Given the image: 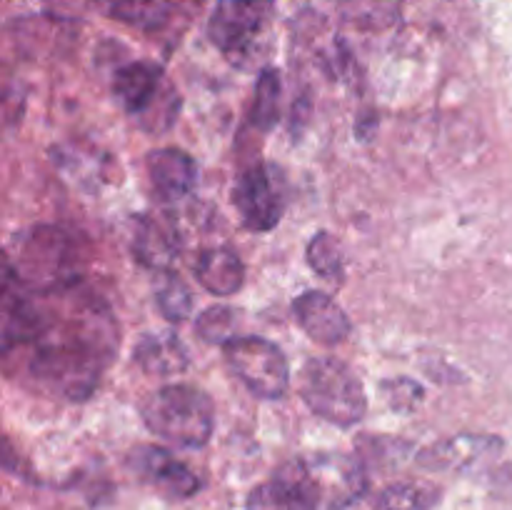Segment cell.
Here are the masks:
<instances>
[{"instance_id": "6da1fadb", "label": "cell", "mask_w": 512, "mask_h": 510, "mask_svg": "<svg viewBox=\"0 0 512 510\" xmlns=\"http://www.w3.org/2000/svg\"><path fill=\"white\" fill-rule=\"evenodd\" d=\"M105 320L100 313H83L68 323H55L40 315V328L30 340L35 343L30 375L63 398H88L113 353L115 335L105 330Z\"/></svg>"}, {"instance_id": "7a4b0ae2", "label": "cell", "mask_w": 512, "mask_h": 510, "mask_svg": "<svg viewBox=\"0 0 512 510\" xmlns=\"http://www.w3.org/2000/svg\"><path fill=\"white\" fill-rule=\"evenodd\" d=\"M143 420L150 433L178 448H203L215 430V405L203 388L170 383L145 400Z\"/></svg>"}, {"instance_id": "3957f363", "label": "cell", "mask_w": 512, "mask_h": 510, "mask_svg": "<svg viewBox=\"0 0 512 510\" xmlns=\"http://www.w3.org/2000/svg\"><path fill=\"white\" fill-rule=\"evenodd\" d=\"M300 398L328 423L350 428L368 413V395L348 363L320 355L305 363L300 375Z\"/></svg>"}, {"instance_id": "277c9868", "label": "cell", "mask_w": 512, "mask_h": 510, "mask_svg": "<svg viewBox=\"0 0 512 510\" xmlns=\"http://www.w3.org/2000/svg\"><path fill=\"white\" fill-rule=\"evenodd\" d=\"M225 363L253 395L278 400L290 388V365L283 350L260 335H238L223 345Z\"/></svg>"}, {"instance_id": "5b68a950", "label": "cell", "mask_w": 512, "mask_h": 510, "mask_svg": "<svg viewBox=\"0 0 512 510\" xmlns=\"http://www.w3.org/2000/svg\"><path fill=\"white\" fill-rule=\"evenodd\" d=\"M273 0H218L208 20V38L230 60L248 58L270 28Z\"/></svg>"}, {"instance_id": "8992f818", "label": "cell", "mask_w": 512, "mask_h": 510, "mask_svg": "<svg viewBox=\"0 0 512 510\" xmlns=\"http://www.w3.org/2000/svg\"><path fill=\"white\" fill-rule=\"evenodd\" d=\"M285 180L275 165L255 163L238 175L233 205L240 220L253 233H268L285 213Z\"/></svg>"}, {"instance_id": "52a82bcc", "label": "cell", "mask_w": 512, "mask_h": 510, "mask_svg": "<svg viewBox=\"0 0 512 510\" xmlns=\"http://www.w3.org/2000/svg\"><path fill=\"white\" fill-rule=\"evenodd\" d=\"M300 460L318 490L323 510L348 508L368 490V475L360 458L345 453H313Z\"/></svg>"}, {"instance_id": "ba28073f", "label": "cell", "mask_w": 512, "mask_h": 510, "mask_svg": "<svg viewBox=\"0 0 512 510\" xmlns=\"http://www.w3.org/2000/svg\"><path fill=\"white\" fill-rule=\"evenodd\" d=\"M248 510H323L318 490L305 470L303 460L285 463L270 480L250 490L245 500Z\"/></svg>"}, {"instance_id": "9c48e42d", "label": "cell", "mask_w": 512, "mask_h": 510, "mask_svg": "<svg viewBox=\"0 0 512 510\" xmlns=\"http://www.w3.org/2000/svg\"><path fill=\"white\" fill-rule=\"evenodd\" d=\"M503 453V440L488 433H463L438 440L418 453V465L438 473H465L490 463Z\"/></svg>"}, {"instance_id": "30bf717a", "label": "cell", "mask_w": 512, "mask_h": 510, "mask_svg": "<svg viewBox=\"0 0 512 510\" xmlns=\"http://www.w3.org/2000/svg\"><path fill=\"white\" fill-rule=\"evenodd\" d=\"M130 468L135 470V475L143 483L153 485L165 498L173 500L193 498L200 490V485H203L188 465L180 463L178 458H173L168 450L158 448V445H140V448H135L130 453Z\"/></svg>"}, {"instance_id": "8fae6325", "label": "cell", "mask_w": 512, "mask_h": 510, "mask_svg": "<svg viewBox=\"0 0 512 510\" xmlns=\"http://www.w3.org/2000/svg\"><path fill=\"white\" fill-rule=\"evenodd\" d=\"M295 320L320 345H340L350 335V318L330 295L308 290L293 303Z\"/></svg>"}, {"instance_id": "7c38bea8", "label": "cell", "mask_w": 512, "mask_h": 510, "mask_svg": "<svg viewBox=\"0 0 512 510\" xmlns=\"http://www.w3.org/2000/svg\"><path fill=\"white\" fill-rule=\"evenodd\" d=\"M18 245V270H28L33 278H48L58 285L70 260L68 238L58 228H35L33 233H25L23 240L18 238Z\"/></svg>"}, {"instance_id": "4fadbf2b", "label": "cell", "mask_w": 512, "mask_h": 510, "mask_svg": "<svg viewBox=\"0 0 512 510\" xmlns=\"http://www.w3.org/2000/svg\"><path fill=\"white\" fill-rule=\"evenodd\" d=\"M163 68L150 60H135L123 65L113 78V93L130 115H145L153 110L158 95H163Z\"/></svg>"}, {"instance_id": "5bb4252c", "label": "cell", "mask_w": 512, "mask_h": 510, "mask_svg": "<svg viewBox=\"0 0 512 510\" xmlns=\"http://www.w3.org/2000/svg\"><path fill=\"white\" fill-rule=\"evenodd\" d=\"M148 175L163 200H180L198 183V163L180 148H160L148 155Z\"/></svg>"}, {"instance_id": "9a60e30c", "label": "cell", "mask_w": 512, "mask_h": 510, "mask_svg": "<svg viewBox=\"0 0 512 510\" xmlns=\"http://www.w3.org/2000/svg\"><path fill=\"white\" fill-rule=\"evenodd\" d=\"M135 363L148 375H175L188 368V348L175 333H148L135 345Z\"/></svg>"}, {"instance_id": "2e32d148", "label": "cell", "mask_w": 512, "mask_h": 510, "mask_svg": "<svg viewBox=\"0 0 512 510\" xmlns=\"http://www.w3.org/2000/svg\"><path fill=\"white\" fill-rule=\"evenodd\" d=\"M200 285L213 295H235L245 283V265L233 248H210L198 258Z\"/></svg>"}, {"instance_id": "e0dca14e", "label": "cell", "mask_w": 512, "mask_h": 510, "mask_svg": "<svg viewBox=\"0 0 512 510\" xmlns=\"http://www.w3.org/2000/svg\"><path fill=\"white\" fill-rule=\"evenodd\" d=\"M135 255L143 265L155 270H163L173 263L178 253V240H175L173 225L165 220L140 218L138 230H135Z\"/></svg>"}, {"instance_id": "ac0fdd59", "label": "cell", "mask_w": 512, "mask_h": 510, "mask_svg": "<svg viewBox=\"0 0 512 510\" xmlns=\"http://www.w3.org/2000/svg\"><path fill=\"white\" fill-rule=\"evenodd\" d=\"M443 490L425 480H400L375 495V510H433Z\"/></svg>"}, {"instance_id": "d6986e66", "label": "cell", "mask_w": 512, "mask_h": 510, "mask_svg": "<svg viewBox=\"0 0 512 510\" xmlns=\"http://www.w3.org/2000/svg\"><path fill=\"white\" fill-rule=\"evenodd\" d=\"M340 13L360 30H385L398 23L400 0H343Z\"/></svg>"}, {"instance_id": "ffe728a7", "label": "cell", "mask_w": 512, "mask_h": 510, "mask_svg": "<svg viewBox=\"0 0 512 510\" xmlns=\"http://www.w3.org/2000/svg\"><path fill=\"white\" fill-rule=\"evenodd\" d=\"M280 95H283V83H280L278 70H263L258 83H255V98L253 108H250V123L263 130V133L273 130L275 123H278Z\"/></svg>"}, {"instance_id": "44dd1931", "label": "cell", "mask_w": 512, "mask_h": 510, "mask_svg": "<svg viewBox=\"0 0 512 510\" xmlns=\"http://www.w3.org/2000/svg\"><path fill=\"white\" fill-rule=\"evenodd\" d=\"M105 3L115 20L143 30L160 28L170 13V0H105Z\"/></svg>"}, {"instance_id": "7402d4cb", "label": "cell", "mask_w": 512, "mask_h": 510, "mask_svg": "<svg viewBox=\"0 0 512 510\" xmlns=\"http://www.w3.org/2000/svg\"><path fill=\"white\" fill-rule=\"evenodd\" d=\"M308 265L325 280L340 283L345 275V260L340 253V243L330 233L320 230L308 243Z\"/></svg>"}, {"instance_id": "603a6c76", "label": "cell", "mask_w": 512, "mask_h": 510, "mask_svg": "<svg viewBox=\"0 0 512 510\" xmlns=\"http://www.w3.org/2000/svg\"><path fill=\"white\" fill-rule=\"evenodd\" d=\"M155 303L170 323H183L193 313V295H190L188 285L173 275H165L158 293H155Z\"/></svg>"}, {"instance_id": "cb8c5ba5", "label": "cell", "mask_w": 512, "mask_h": 510, "mask_svg": "<svg viewBox=\"0 0 512 510\" xmlns=\"http://www.w3.org/2000/svg\"><path fill=\"white\" fill-rule=\"evenodd\" d=\"M235 323H238V315H235L233 308H228V305H213V308L203 310V315L195 323V330H198V335L205 343L225 345L233 338H238L235 335Z\"/></svg>"}, {"instance_id": "d4e9b609", "label": "cell", "mask_w": 512, "mask_h": 510, "mask_svg": "<svg viewBox=\"0 0 512 510\" xmlns=\"http://www.w3.org/2000/svg\"><path fill=\"white\" fill-rule=\"evenodd\" d=\"M380 390H383L390 408L398 410V413H410V410L418 408V403L423 400V388L410 378L385 380V383L380 385Z\"/></svg>"}, {"instance_id": "484cf974", "label": "cell", "mask_w": 512, "mask_h": 510, "mask_svg": "<svg viewBox=\"0 0 512 510\" xmlns=\"http://www.w3.org/2000/svg\"><path fill=\"white\" fill-rule=\"evenodd\" d=\"M495 498L500 500L503 510H512V485H498V483H495Z\"/></svg>"}, {"instance_id": "4316f807", "label": "cell", "mask_w": 512, "mask_h": 510, "mask_svg": "<svg viewBox=\"0 0 512 510\" xmlns=\"http://www.w3.org/2000/svg\"><path fill=\"white\" fill-rule=\"evenodd\" d=\"M495 483H500V485H512V463L508 465V468L500 470L498 478H495Z\"/></svg>"}]
</instances>
